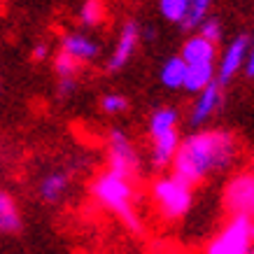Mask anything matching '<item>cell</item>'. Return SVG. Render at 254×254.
<instances>
[{
    "mask_svg": "<svg viewBox=\"0 0 254 254\" xmlns=\"http://www.w3.org/2000/svg\"><path fill=\"white\" fill-rule=\"evenodd\" d=\"M245 72L250 77H254V40L250 42V52H247V61H245Z\"/></svg>",
    "mask_w": 254,
    "mask_h": 254,
    "instance_id": "cell-25",
    "label": "cell"
},
{
    "mask_svg": "<svg viewBox=\"0 0 254 254\" xmlns=\"http://www.w3.org/2000/svg\"><path fill=\"white\" fill-rule=\"evenodd\" d=\"M23 229L21 210L12 193L0 189V236H16Z\"/></svg>",
    "mask_w": 254,
    "mask_h": 254,
    "instance_id": "cell-12",
    "label": "cell"
},
{
    "mask_svg": "<svg viewBox=\"0 0 254 254\" xmlns=\"http://www.w3.org/2000/svg\"><path fill=\"white\" fill-rule=\"evenodd\" d=\"M210 5L212 0H189V9H187V19H185V26L187 28H196L210 12Z\"/></svg>",
    "mask_w": 254,
    "mask_h": 254,
    "instance_id": "cell-20",
    "label": "cell"
},
{
    "mask_svg": "<svg viewBox=\"0 0 254 254\" xmlns=\"http://www.w3.org/2000/svg\"><path fill=\"white\" fill-rule=\"evenodd\" d=\"M180 59L187 63V65H193V63H215L217 59V45L210 42V40L200 38H189L182 45V52H180Z\"/></svg>",
    "mask_w": 254,
    "mask_h": 254,
    "instance_id": "cell-13",
    "label": "cell"
},
{
    "mask_svg": "<svg viewBox=\"0 0 254 254\" xmlns=\"http://www.w3.org/2000/svg\"><path fill=\"white\" fill-rule=\"evenodd\" d=\"M212 82H217L215 63H193V65H187L182 89H187L189 93H200L205 86L212 84Z\"/></svg>",
    "mask_w": 254,
    "mask_h": 254,
    "instance_id": "cell-15",
    "label": "cell"
},
{
    "mask_svg": "<svg viewBox=\"0 0 254 254\" xmlns=\"http://www.w3.org/2000/svg\"><path fill=\"white\" fill-rule=\"evenodd\" d=\"M177 122H180V115H177L175 108H159L152 112L149 117V124H147V131H149V138L154 140L159 135H166L170 131H177Z\"/></svg>",
    "mask_w": 254,
    "mask_h": 254,
    "instance_id": "cell-16",
    "label": "cell"
},
{
    "mask_svg": "<svg viewBox=\"0 0 254 254\" xmlns=\"http://www.w3.org/2000/svg\"><path fill=\"white\" fill-rule=\"evenodd\" d=\"M238 159V140L229 131H196L180 140L175 159L170 163L173 175L187 185H200L210 175L231 168Z\"/></svg>",
    "mask_w": 254,
    "mask_h": 254,
    "instance_id": "cell-1",
    "label": "cell"
},
{
    "mask_svg": "<svg viewBox=\"0 0 254 254\" xmlns=\"http://www.w3.org/2000/svg\"><path fill=\"white\" fill-rule=\"evenodd\" d=\"M91 196L100 208L115 215L128 233L140 236L145 231L142 217L135 205V187L131 180L105 170V173L96 175V180L91 182Z\"/></svg>",
    "mask_w": 254,
    "mask_h": 254,
    "instance_id": "cell-2",
    "label": "cell"
},
{
    "mask_svg": "<svg viewBox=\"0 0 254 254\" xmlns=\"http://www.w3.org/2000/svg\"><path fill=\"white\" fill-rule=\"evenodd\" d=\"M224 210L229 212V217H254V175L247 173H238L233 175L226 187H224L222 196Z\"/></svg>",
    "mask_w": 254,
    "mask_h": 254,
    "instance_id": "cell-6",
    "label": "cell"
},
{
    "mask_svg": "<svg viewBox=\"0 0 254 254\" xmlns=\"http://www.w3.org/2000/svg\"><path fill=\"white\" fill-rule=\"evenodd\" d=\"M70 189V173L65 170H52L47 173L38 185V193L45 203H59Z\"/></svg>",
    "mask_w": 254,
    "mask_h": 254,
    "instance_id": "cell-11",
    "label": "cell"
},
{
    "mask_svg": "<svg viewBox=\"0 0 254 254\" xmlns=\"http://www.w3.org/2000/svg\"><path fill=\"white\" fill-rule=\"evenodd\" d=\"M103 19H105L103 0H84V5L79 9V21L84 23L86 28H93V26L103 23Z\"/></svg>",
    "mask_w": 254,
    "mask_h": 254,
    "instance_id": "cell-18",
    "label": "cell"
},
{
    "mask_svg": "<svg viewBox=\"0 0 254 254\" xmlns=\"http://www.w3.org/2000/svg\"><path fill=\"white\" fill-rule=\"evenodd\" d=\"M254 247L252 219L247 217H229L219 233L208 243L205 254H250Z\"/></svg>",
    "mask_w": 254,
    "mask_h": 254,
    "instance_id": "cell-4",
    "label": "cell"
},
{
    "mask_svg": "<svg viewBox=\"0 0 254 254\" xmlns=\"http://www.w3.org/2000/svg\"><path fill=\"white\" fill-rule=\"evenodd\" d=\"M247 52H250V38L247 35H240L231 42V45L224 49V56L219 61V75H217V82L224 84L238 75V70L245 65L247 61Z\"/></svg>",
    "mask_w": 254,
    "mask_h": 254,
    "instance_id": "cell-8",
    "label": "cell"
},
{
    "mask_svg": "<svg viewBox=\"0 0 254 254\" xmlns=\"http://www.w3.org/2000/svg\"><path fill=\"white\" fill-rule=\"evenodd\" d=\"M222 105H224L222 84H219V82H212V84L205 86V89L198 93V98H196L191 112H189V124H191V126H203Z\"/></svg>",
    "mask_w": 254,
    "mask_h": 254,
    "instance_id": "cell-7",
    "label": "cell"
},
{
    "mask_svg": "<svg viewBox=\"0 0 254 254\" xmlns=\"http://www.w3.org/2000/svg\"><path fill=\"white\" fill-rule=\"evenodd\" d=\"M77 89V82H75V77H63V79H59V96H70V93Z\"/></svg>",
    "mask_w": 254,
    "mask_h": 254,
    "instance_id": "cell-24",
    "label": "cell"
},
{
    "mask_svg": "<svg viewBox=\"0 0 254 254\" xmlns=\"http://www.w3.org/2000/svg\"><path fill=\"white\" fill-rule=\"evenodd\" d=\"M61 52L72 56L79 63H89L98 59V45L84 33H65L61 40Z\"/></svg>",
    "mask_w": 254,
    "mask_h": 254,
    "instance_id": "cell-10",
    "label": "cell"
},
{
    "mask_svg": "<svg viewBox=\"0 0 254 254\" xmlns=\"http://www.w3.org/2000/svg\"><path fill=\"white\" fill-rule=\"evenodd\" d=\"M250 173H252V175H254V159H252V168H250Z\"/></svg>",
    "mask_w": 254,
    "mask_h": 254,
    "instance_id": "cell-27",
    "label": "cell"
},
{
    "mask_svg": "<svg viewBox=\"0 0 254 254\" xmlns=\"http://www.w3.org/2000/svg\"><path fill=\"white\" fill-rule=\"evenodd\" d=\"M138 42H140V26L135 21H126L122 33H119L115 52H112V56H110V61H108V70H112V72L122 70L126 63L131 61V56L135 54Z\"/></svg>",
    "mask_w": 254,
    "mask_h": 254,
    "instance_id": "cell-9",
    "label": "cell"
},
{
    "mask_svg": "<svg viewBox=\"0 0 254 254\" xmlns=\"http://www.w3.org/2000/svg\"><path fill=\"white\" fill-rule=\"evenodd\" d=\"M152 203L166 222H180L193 205V187L177 175H163L152 185Z\"/></svg>",
    "mask_w": 254,
    "mask_h": 254,
    "instance_id": "cell-3",
    "label": "cell"
},
{
    "mask_svg": "<svg viewBox=\"0 0 254 254\" xmlns=\"http://www.w3.org/2000/svg\"><path fill=\"white\" fill-rule=\"evenodd\" d=\"M79 68H82V63L75 61V59L68 56L65 52H59V56L54 59V70H56V75H59V79L75 77V75L79 72Z\"/></svg>",
    "mask_w": 254,
    "mask_h": 254,
    "instance_id": "cell-21",
    "label": "cell"
},
{
    "mask_svg": "<svg viewBox=\"0 0 254 254\" xmlns=\"http://www.w3.org/2000/svg\"><path fill=\"white\" fill-rule=\"evenodd\" d=\"M100 108H103L105 115H122V112L128 110V98L122 96V93H108L100 100Z\"/></svg>",
    "mask_w": 254,
    "mask_h": 254,
    "instance_id": "cell-22",
    "label": "cell"
},
{
    "mask_svg": "<svg viewBox=\"0 0 254 254\" xmlns=\"http://www.w3.org/2000/svg\"><path fill=\"white\" fill-rule=\"evenodd\" d=\"M198 28V35L200 38H205L210 40V42H219V38H222V23L217 21V19H210V16H205L203 21L196 26Z\"/></svg>",
    "mask_w": 254,
    "mask_h": 254,
    "instance_id": "cell-23",
    "label": "cell"
},
{
    "mask_svg": "<svg viewBox=\"0 0 254 254\" xmlns=\"http://www.w3.org/2000/svg\"><path fill=\"white\" fill-rule=\"evenodd\" d=\"M161 14L173 23H185L187 9H189V0H159Z\"/></svg>",
    "mask_w": 254,
    "mask_h": 254,
    "instance_id": "cell-19",
    "label": "cell"
},
{
    "mask_svg": "<svg viewBox=\"0 0 254 254\" xmlns=\"http://www.w3.org/2000/svg\"><path fill=\"white\" fill-rule=\"evenodd\" d=\"M47 54H49V47H47L45 42H40V45L33 47V59H35V61H42V59H47Z\"/></svg>",
    "mask_w": 254,
    "mask_h": 254,
    "instance_id": "cell-26",
    "label": "cell"
},
{
    "mask_svg": "<svg viewBox=\"0 0 254 254\" xmlns=\"http://www.w3.org/2000/svg\"><path fill=\"white\" fill-rule=\"evenodd\" d=\"M250 254H254V247H252V250H250Z\"/></svg>",
    "mask_w": 254,
    "mask_h": 254,
    "instance_id": "cell-29",
    "label": "cell"
},
{
    "mask_svg": "<svg viewBox=\"0 0 254 254\" xmlns=\"http://www.w3.org/2000/svg\"><path fill=\"white\" fill-rule=\"evenodd\" d=\"M185 72H187V63L180 56H170L168 61L161 65V82L168 89H182Z\"/></svg>",
    "mask_w": 254,
    "mask_h": 254,
    "instance_id": "cell-17",
    "label": "cell"
},
{
    "mask_svg": "<svg viewBox=\"0 0 254 254\" xmlns=\"http://www.w3.org/2000/svg\"><path fill=\"white\" fill-rule=\"evenodd\" d=\"M177 147H180V133L177 131H170L166 135H159V138L152 140V163H154V168H170Z\"/></svg>",
    "mask_w": 254,
    "mask_h": 254,
    "instance_id": "cell-14",
    "label": "cell"
},
{
    "mask_svg": "<svg viewBox=\"0 0 254 254\" xmlns=\"http://www.w3.org/2000/svg\"><path fill=\"white\" fill-rule=\"evenodd\" d=\"M252 233H254V217H252Z\"/></svg>",
    "mask_w": 254,
    "mask_h": 254,
    "instance_id": "cell-28",
    "label": "cell"
},
{
    "mask_svg": "<svg viewBox=\"0 0 254 254\" xmlns=\"http://www.w3.org/2000/svg\"><path fill=\"white\" fill-rule=\"evenodd\" d=\"M108 170L126 180H135L140 173V154L131 138L122 128H112L108 135Z\"/></svg>",
    "mask_w": 254,
    "mask_h": 254,
    "instance_id": "cell-5",
    "label": "cell"
}]
</instances>
